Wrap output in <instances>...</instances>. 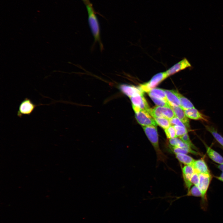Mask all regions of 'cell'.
Instances as JSON below:
<instances>
[{
    "instance_id": "9",
    "label": "cell",
    "mask_w": 223,
    "mask_h": 223,
    "mask_svg": "<svg viewBox=\"0 0 223 223\" xmlns=\"http://www.w3.org/2000/svg\"><path fill=\"white\" fill-rule=\"evenodd\" d=\"M119 88L121 91L129 98L139 94H143V92L139 87L121 84L120 85Z\"/></svg>"
},
{
    "instance_id": "30",
    "label": "cell",
    "mask_w": 223,
    "mask_h": 223,
    "mask_svg": "<svg viewBox=\"0 0 223 223\" xmlns=\"http://www.w3.org/2000/svg\"><path fill=\"white\" fill-rule=\"evenodd\" d=\"M190 182L192 185L198 186L199 182V173L195 170L191 178Z\"/></svg>"
},
{
    "instance_id": "31",
    "label": "cell",
    "mask_w": 223,
    "mask_h": 223,
    "mask_svg": "<svg viewBox=\"0 0 223 223\" xmlns=\"http://www.w3.org/2000/svg\"><path fill=\"white\" fill-rule=\"evenodd\" d=\"M217 178L221 181H223V172L219 177H217Z\"/></svg>"
},
{
    "instance_id": "14",
    "label": "cell",
    "mask_w": 223,
    "mask_h": 223,
    "mask_svg": "<svg viewBox=\"0 0 223 223\" xmlns=\"http://www.w3.org/2000/svg\"><path fill=\"white\" fill-rule=\"evenodd\" d=\"M192 166L195 170L199 173H210L208 166L203 159L195 160Z\"/></svg>"
},
{
    "instance_id": "19",
    "label": "cell",
    "mask_w": 223,
    "mask_h": 223,
    "mask_svg": "<svg viewBox=\"0 0 223 223\" xmlns=\"http://www.w3.org/2000/svg\"><path fill=\"white\" fill-rule=\"evenodd\" d=\"M177 94L180 101V107L183 110L195 107L193 104L187 98L177 91Z\"/></svg>"
},
{
    "instance_id": "1",
    "label": "cell",
    "mask_w": 223,
    "mask_h": 223,
    "mask_svg": "<svg viewBox=\"0 0 223 223\" xmlns=\"http://www.w3.org/2000/svg\"><path fill=\"white\" fill-rule=\"evenodd\" d=\"M142 128L147 137L154 147L158 160L164 162L166 160V157L163 153L159 147L156 126H142Z\"/></svg>"
},
{
    "instance_id": "15",
    "label": "cell",
    "mask_w": 223,
    "mask_h": 223,
    "mask_svg": "<svg viewBox=\"0 0 223 223\" xmlns=\"http://www.w3.org/2000/svg\"><path fill=\"white\" fill-rule=\"evenodd\" d=\"M164 90L170 106L180 107V101L177 91L167 90Z\"/></svg>"
},
{
    "instance_id": "16",
    "label": "cell",
    "mask_w": 223,
    "mask_h": 223,
    "mask_svg": "<svg viewBox=\"0 0 223 223\" xmlns=\"http://www.w3.org/2000/svg\"><path fill=\"white\" fill-rule=\"evenodd\" d=\"M204 144L206 147V153L209 157L214 162L220 165L223 164V157L205 143H204Z\"/></svg>"
},
{
    "instance_id": "4",
    "label": "cell",
    "mask_w": 223,
    "mask_h": 223,
    "mask_svg": "<svg viewBox=\"0 0 223 223\" xmlns=\"http://www.w3.org/2000/svg\"><path fill=\"white\" fill-rule=\"evenodd\" d=\"M135 112V116L138 122L142 126L154 125L157 124L155 120L147 112L139 108L132 106Z\"/></svg>"
},
{
    "instance_id": "3",
    "label": "cell",
    "mask_w": 223,
    "mask_h": 223,
    "mask_svg": "<svg viewBox=\"0 0 223 223\" xmlns=\"http://www.w3.org/2000/svg\"><path fill=\"white\" fill-rule=\"evenodd\" d=\"M87 8L89 15V24L94 38V42H98L100 49L103 50V47L101 40L100 28L97 17L90 5H87Z\"/></svg>"
},
{
    "instance_id": "24",
    "label": "cell",
    "mask_w": 223,
    "mask_h": 223,
    "mask_svg": "<svg viewBox=\"0 0 223 223\" xmlns=\"http://www.w3.org/2000/svg\"><path fill=\"white\" fill-rule=\"evenodd\" d=\"M185 196L201 197L202 194L198 187L194 185L188 191Z\"/></svg>"
},
{
    "instance_id": "27",
    "label": "cell",
    "mask_w": 223,
    "mask_h": 223,
    "mask_svg": "<svg viewBox=\"0 0 223 223\" xmlns=\"http://www.w3.org/2000/svg\"><path fill=\"white\" fill-rule=\"evenodd\" d=\"M154 103L157 106L161 107H170V106L168 102L164 100L155 98L153 97H150Z\"/></svg>"
},
{
    "instance_id": "12",
    "label": "cell",
    "mask_w": 223,
    "mask_h": 223,
    "mask_svg": "<svg viewBox=\"0 0 223 223\" xmlns=\"http://www.w3.org/2000/svg\"><path fill=\"white\" fill-rule=\"evenodd\" d=\"M195 172L192 166L186 165L182 168V176L188 191L192 185L190 182L191 177Z\"/></svg>"
},
{
    "instance_id": "28",
    "label": "cell",
    "mask_w": 223,
    "mask_h": 223,
    "mask_svg": "<svg viewBox=\"0 0 223 223\" xmlns=\"http://www.w3.org/2000/svg\"><path fill=\"white\" fill-rule=\"evenodd\" d=\"M173 126L175 130L177 137H179L188 132L186 128L176 125Z\"/></svg>"
},
{
    "instance_id": "32",
    "label": "cell",
    "mask_w": 223,
    "mask_h": 223,
    "mask_svg": "<svg viewBox=\"0 0 223 223\" xmlns=\"http://www.w3.org/2000/svg\"><path fill=\"white\" fill-rule=\"evenodd\" d=\"M84 1H85V2H88V0H83Z\"/></svg>"
},
{
    "instance_id": "23",
    "label": "cell",
    "mask_w": 223,
    "mask_h": 223,
    "mask_svg": "<svg viewBox=\"0 0 223 223\" xmlns=\"http://www.w3.org/2000/svg\"><path fill=\"white\" fill-rule=\"evenodd\" d=\"M157 124L165 129L170 125L169 120L164 117H156L154 118Z\"/></svg>"
},
{
    "instance_id": "10",
    "label": "cell",
    "mask_w": 223,
    "mask_h": 223,
    "mask_svg": "<svg viewBox=\"0 0 223 223\" xmlns=\"http://www.w3.org/2000/svg\"><path fill=\"white\" fill-rule=\"evenodd\" d=\"M191 66L188 60L185 58L173 65L166 72L168 77Z\"/></svg>"
},
{
    "instance_id": "13",
    "label": "cell",
    "mask_w": 223,
    "mask_h": 223,
    "mask_svg": "<svg viewBox=\"0 0 223 223\" xmlns=\"http://www.w3.org/2000/svg\"><path fill=\"white\" fill-rule=\"evenodd\" d=\"M170 107L173 110L175 116L182 122L187 129H190L189 120L185 115L184 111L180 106H170Z\"/></svg>"
},
{
    "instance_id": "6",
    "label": "cell",
    "mask_w": 223,
    "mask_h": 223,
    "mask_svg": "<svg viewBox=\"0 0 223 223\" xmlns=\"http://www.w3.org/2000/svg\"><path fill=\"white\" fill-rule=\"evenodd\" d=\"M33 103L28 98H24L20 103L17 112V115L20 117L23 116L30 115L38 105Z\"/></svg>"
},
{
    "instance_id": "17",
    "label": "cell",
    "mask_w": 223,
    "mask_h": 223,
    "mask_svg": "<svg viewBox=\"0 0 223 223\" xmlns=\"http://www.w3.org/2000/svg\"><path fill=\"white\" fill-rule=\"evenodd\" d=\"M149 96L164 100L168 102L164 89L158 88H154L147 93Z\"/></svg>"
},
{
    "instance_id": "2",
    "label": "cell",
    "mask_w": 223,
    "mask_h": 223,
    "mask_svg": "<svg viewBox=\"0 0 223 223\" xmlns=\"http://www.w3.org/2000/svg\"><path fill=\"white\" fill-rule=\"evenodd\" d=\"M212 179L211 173H199V182L198 187L202 194L200 206L201 209L204 211H206L208 209L207 193Z\"/></svg>"
},
{
    "instance_id": "8",
    "label": "cell",
    "mask_w": 223,
    "mask_h": 223,
    "mask_svg": "<svg viewBox=\"0 0 223 223\" xmlns=\"http://www.w3.org/2000/svg\"><path fill=\"white\" fill-rule=\"evenodd\" d=\"M132 105L148 112L150 109L148 104L143 96V94H139L130 97Z\"/></svg>"
},
{
    "instance_id": "11",
    "label": "cell",
    "mask_w": 223,
    "mask_h": 223,
    "mask_svg": "<svg viewBox=\"0 0 223 223\" xmlns=\"http://www.w3.org/2000/svg\"><path fill=\"white\" fill-rule=\"evenodd\" d=\"M187 117L191 119L208 122V118L201 113L195 107L184 110Z\"/></svg>"
},
{
    "instance_id": "5",
    "label": "cell",
    "mask_w": 223,
    "mask_h": 223,
    "mask_svg": "<svg viewBox=\"0 0 223 223\" xmlns=\"http://www.w3.org/2000/svg\"><path fill=\"white\" fill-rule=\"evenodd\" d=\"M168 77L166 72H159L154 76L148 82L141 85L139 87L143 92L148 93Z\"/></svg>"
},
{
    "instance_id": "29",
    "label": "cell",
    "mask_w": 223,
    "mask_h": 223,
    "mask_svg": "<svg viewBox=\"0 0 223 223\" xmlns=\"http://www.w3.org/2000/svg\"><path fill=\"white\" fill-rule=\"evenodd\" d=\"M169 121L171 125H176L186 128L182 122L175 116L169 120Z\"/></svg>"
},
{
    "instance_id": "26",
    "label": "cell",
    "mask_w": 223,
    "mask_h": 223,
    "mask_svg": "<svg viewBox=\"0 0 223 223\" xmlns=\"http://www.w3.org/2000/svg\"><path fill=\"white\" fill-rule=\"evenodd\" d=\"M164 131L168 138L170 139L177 137L175 130L173 125H171L164 129Z\"/></svg>"
},
{
    "instance_id": "7",
    "label": "cell",
    "mask_w": 223,
    "mask_h": 223,
    "mask_svg": "<svg viewBox=\"0 0 223 223\" xmlns=\"http://www.w3.org/2000/svg\"><path fill=\"white\" fill-rule=\"evenodd\" d=\"M149 113L153 118L164 117L170 120L175 116L174 113L170 107L157 106L150 108Z\"/></svg>"
},
{
    "instance_id": "18",
    "label": "cell",
    "mask_w": 223,
    "mask_h": 223,
    "mask_svg": "<svg viewBox=\"0 0 223 223\" xmlns=\"http://www.w3.org/2000/svg\"><path fill=\"white\" fill-rule=\"evenodd\" d=\"M175 154L176 158L180 162L186 165L192 166L195 160L192 157L186 154L177 153Z\"/></svg>"
},
{
    "instance_id": "25",
    "label": "cell",
    "mask_w": 223,
    "mask_h": 223,
    "mask_svg": "<svg viewBox=\"0 0 223 223\" xmlns=\"http://www.w3.org/2000/svg\"><path fill=\"white\" fill-rule=\"evenodd\" d=\"M179 138L184 142L189 145L192 149L197 150L196 147L191 142L187 133L181 136Z\"/></svg>"
},
{
    "instance_id": "20",
    "label": "cell",
    "mask_w": 223,
    "mask_h": 223,
    "mask_svg": "<svg viewBox=\"0 0 223 223\" xmlns=\"http://www.w3.org/2000/svg\"><path fill=\"white\" fill-rule=\"evenodd\" d=\"M205 127L207 130L212 134L216 141L223 147V137L217 132L213 126L206 125Z\"/></svg>"
},
{
    "instance_id": "21",
    "label": "cell",
    "mask_w": 223,
    "mask_h": 223,
    "mask_svg": "<svg viewBox=\"0 0 223 223\" xmlns=\"http://www.w3.org/2000/svg\"><path fill=\"white\" fill-rule=\"evenodd\" d=\"M170 148L172 151L175 154L183 153L187 154L191 153L195 155H199L200 153L197 151H194L190 147L181 148L170 146Z\"/></svg>"
},
{
    "instance_id": "22",
    "label": "cell",
    "mask_w": 223,
    "mask_h": 223,
    "mask_svg": "<svg viewBox=\"0 0 223 223\" xmlns=\"http://www.w3.org/2000/svg\"><path fill=\"white\" fill-rule=\"evenodd\" d=\"M169 143L171 146H173L181 148L190 147L178 137L170 139Z\"/></svg>"
}]
</instances>
